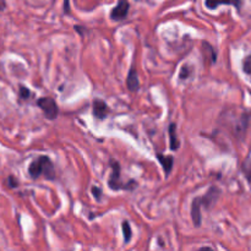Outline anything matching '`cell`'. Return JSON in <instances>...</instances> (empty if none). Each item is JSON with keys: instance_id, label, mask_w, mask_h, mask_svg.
<instances>
[{"instance_id": "4fadbf2b", "label": "cell", "mask_w": 251, "mask_h": 251, "mask_svg": "<svg viewBox=\"0 0 251 251\" xmlns=\"http://www.w3.org/2000/svg\"><path fill=\"white\" fill-rule=\"evenodd\" d=\"M19 96L21 100H28V98L31 97V91H29L27 87H25L24 85H20Z\"/></svg>"}, {"instance_id": "d6986e66", "label": "cell", "mask_w": 251, "mask_h": 251, "mask_svg": "<svg viewBox=\"0 0 251 251\" xmlns=\"http://www.w3.org/2000/svg\"><path fill=\"white\" fill-rule=\"evenodd\" d=\"M65 12H69V0H65Z\"/></svg>"}, {"instance_id": "8992f818", "label": "cell", "mask_w": 251, "mask_h": 251, "mask_svg": "<svg viewBox=\"0 0 251 251\" xmlns=\"http://www.w3.org/2000/svg\"><path fill=\"white\" fill-rule=\"evenodd\" d=\"M93 115L97 119H104L107 118L108 113H109V108H108L107 103L102 100H93Z\"/></svg>"}, {"instance_id": "3957f363", "label": "cell", "mask_w": 251, "mask_h": 251, "mask_svg": "<svg viewBox=\"0 0 251 251\" xmlns=\"http://www.w3.org/2000/svg\"><path fill=\"white\" fill-rule=\"evenodd\" d=\"M37 105L43 110L44 115H46L48 119L54 120L56 117H58L59 108L56 105L55 100L50 97H42L37 100Z\"/></svg>"}, {"instance_id": "5b68a950", "label": "cell", "mask_w": 251, "mask_h": 251, "mask_svg": "<svg viewBox=\"0 0 251 251\" xmlns=\"http://www.w3.org/2000/svg\"><path fill=\"white\" fill-rule=\"evenodd\" d=\"M220 194H221V190L217 188V186H211L205 195L200 196L201 206H205L206 208H210L211 206L217 201V199L220 198Z\"/></svg>"}, {"instance_id": "9a60e30c", "label": "cell", "mask_w": 251, "mask_h": 251, "mask_svg": "<svg viewBox=\"0 0 251 251\" xmlns=\"http://www.w3.org/2000/svg\"><path fill=\"white\" fill-rule=\"evenodd\" d=\"M191 74V68L189 65H184L183 68H181L180 73H179V77L183 80V78H188L189 76H190Z\"/></svg>"}, {"instance_id": "5bb4252c", "label": "cell", "mask_w": 251, "mask_h": 251, "mask_svg": "<svg viewBox=\"0 0 251 251\" xmlns=\"http://www.w3.org/2000/svg\"><path fill=\"white\" fill-rule=\"evenodd\" d=\"M243 70L248 75H251V55H248L243 61Z\"/></svg>"}, {"instance_id": "52a82bcc", "label": "cell", "mask_w": 251, "mask_h": 251, "mask_svg": "<svg viewBox=\"0 0 251 251\" xmlns=\"http://www.w3.org/2000/svg\"><path fill=\"white\" fill-rule=\"evenodd\" d=\"M221 4L233 5V6L237 7L238 10H240V7H242L243 5V0H205L206 7L210 10L217 9Z\"/></svg>"}, {"instance_id": "7c38bea8", "label": "cell", "mask_w": 251, "mask_h": 251, "mask_svg": "<svg viewBox=\"0 0 251 251\" xmlns=\"http://www.w3.org/2000/svg\"><path fill=\"white\" fill-rule=\"evenodd\" d=\"M122 228H123V234H124V240L125 243H129L130 239H131V227H130L129 222L127 221H124L122 225Z\"/></svg>"}, {"instance_id": "7a4b0ae2", "label": "cell", "mask_w": 251, "mask_h": 251, "mask_svg": "<svg viewBox=\"0 0 251 251\" xmlns=\"http://www.w3.org/2000/svg\"><path fill=\"white\" fill-rule=\"evenodd\" d=\"M110 167H112V174L109 176V180H108V185L112 190H132L135 186L137 185V183L135 180H130V183L125 184L122 181V174H120V164L117 161H110Z\"/></svg>"}, {"instance_id": "2e32d148", "label": "cell", "mask_w": 251, "mask_h": 251, "mask_svg": "<svg viewBox=\"0 0 251 251\" xmlns=\"http://www.w3.org/2000/svg\"><path fill=\"white\" fill-rule=\"evenodd\" d=\"M6 183H7V186H9L10 189H15L19 186V180H17L14 176H10L9 178H7Z\"/></svg>"}, {"instance_id": "6da1fadb", "label": "cell", "mask_w": 251, "mask_h": 251, "mask_svg": "<svg viewBox=\"0 0 251 251\" xmlns=\"http://www.w3.org/2000/svg\"><path fill=\"white\" fill-rule=\"evenodd\" d=\"M28 174L32 179H38L39 176L54 180L55 179V168L51 163L50 158L47 156H39L34 159L28 167Z\"/></svg>"}, {"instance_id": "ba28073f", "label": "cell", "mask_w": 251, "mask_h": 251, "mask_svg": "<svg viewBox=\"0 0 251 251\" xmlns=\"http://www.w3.org/2000/svg\"><path fill=\"white\" fill-rule=\"evenodd\" d=\"M191 218H193V222L196 227H200L201 221H202V217H201V201L200 198L194 199L193 205H191Z\"/></svg>"}, {"instance_id": "ffe728a7", "label": "cell", "mask_w": 251, "mask_h": 251, "mask_svg": "<svg viewBox=\"0 0 251 251\" xmlns=\"http://www.w3.org/2000/svg\"><path fill=\"white\" fill-rule=\"evenodd\" d=\"M5 9V2L4 1H0V10Z\"/></svg>"}, {"instance_id": "30bf717a", "label": "cell", "mask_w": 251, "mask_h": 251, "mask_svg": "<svg viewBox=\"0 0 251 251\" xmlns=\"http://www.w3.org/2000/svg\"><path fill=\"white\" fill-rule=\"evenodd\" d=\"M157 158H158L159 163L163 167V171L166 173V176H169V173L172 172V168H173L174 159L172 156H163L161 153H157Z\"/></svg>"}, {"instance_id": "8fae6325", "label": "cell", "mask_w": 251, "mask_h": 251, "mask_svg": "<svg viewBox=\"0 0 251 251\" xmlns=\"http://www.w3.org/2000/svg\"><path fill=\"white\" fill-rule=\"evenodd\" d=\"M168 132H169V139H171V150L172 151H176V150L179 149V146H180V142H179L178 135H176V123H172V124L169 125Z\"/></svg>"}, {"instance_id": "9c48e42d", "label": "cell", "mask_w": 251, "mask_h": 251, "mask_svg": "<svg viewBox=\"0 0 251 251\" xmlns=\"http://www.w3.org/2000/svg\"><path fill=\"white\" fill-rule=\"evenodd\" d=\"M126 86L129 88V91L131 92H136L140 87V82H139V75H137V71L135 70L134 68L130 69L129 75H127L126 78Z\"/></svg>"}, {"instance_id": "277c9868", "label": "cell", "mask_w": 251, "mask_h": 251, "mask_svg": "<svg viewBox=\"0 0 251 251\" xmlns=\"http://www.w3.org/2000/svg\"><path fill=\"white\" fill-rule=\"evenodd\" d=\"M130 4L127 0H119L117 6L112 10L110 12V19L114 21H122V20L126 19L127 12H129Z\"/></svg>"}, {"instance_id": "ac0fdd59", "label": "cell", "mask_w": 251, "mask_h": 251, "mask_svg": "<svg viewBox=\"0 0 251 251\" xmlns=\"http://www.w3.org/2000/svg\"><path fill=\"white\" fill-rule=\"evenodd\" d=\"M92 194L93 196H95V199L97 201H100V199H102V190H100V188H97V186H92Z\"/></svg>"}, {"instance_id": "e0dca14e", "label": "cell", "mask_w": 251, "mask_h": 251, "mask_svg": "<svg viewBox=\"0 0 251 251\" xmlns=\"http://www.w3.org/2000/svg\"><path fill=\"white\" fill-rule=\"evenodd\" d=\"M243 171H244L245 173V176H247V179L249 180V183H251V162H247V163L243 166Z\"/></svg>"}]
</instances>
